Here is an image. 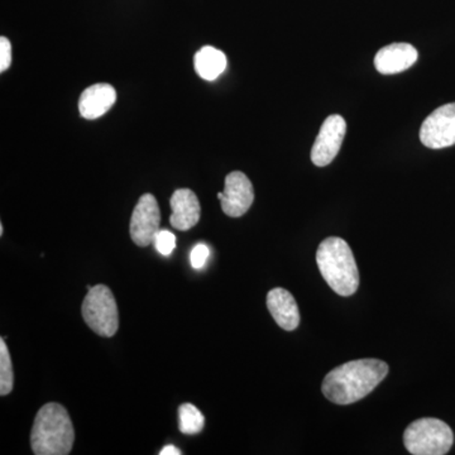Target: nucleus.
Instances as JSON below:
<instances>
[{"label":"nucleus","mask_w":455,"mask_h":455,"mask_svg":"<svg viewBox=\"0 0 455 455\" xmlns=\"http://www.w3.org/2000/svg\"><path fill=\"white\" fill-rule=\"evenodd\" d=\"M205 425V419L193 403H184L179 407V427L182 434L194 435L200 433Z\"/></svg>","instance_id":"2eb2a0df"},{"label":"nucleus","mask_w":455,"mask_h":455,"mask_svg":"<svg viewBox=\"0 0 455 455\" xmlns=\"http://www.w3.org/2000/svg\"><path fill=\"white\" fill-rule=\"evenodd\" d=\"M181 451L179 448L173 447V445H167L163 451H160V455H180Z\"/></svg>","instance_id":"aec40b11"},{"label":"nucleus","mask_w":455,"mask_h":455,"mask_svg":"<svg viewBox=\"0 0 455 455\" xmlns=\"http://www.w3.org/2000/svg\"><path fill=\"white\" fill-rule=\"evenodd\" d=\"M12 64V44L7 37L0 38V73H4Z\"/></svg>","instance_id":"6ab92c4d"},{"label":"nucleus","mask_w":455,"mask_h":455,"mask_svg":"<svg viewBox=\"0 0 455 455\" xmlns=\"http://www.w3.org/2000/svg\"><path fill=\"white\" fill-rule=\"evenodd\" d=\"M420 140L431 149L455 145V103L438 108L425 119L421 125Z\"/></svg>","instance_id":"0eeeda50"},{"label":"nucleus","mask_w":455,"mask_h":455,"mask_svg":"<svg viewBox=\"0 0 455 455\" xmlns=\"http://www.w3.org/2000/svg\"><path fill=\"white\" fill-rule=\"evenodd\" d=\"M3 233H4V227H3V224H0V235H3Z\"/></svg>","instance_id":"412c9836"},{"label":"nucleus","mask_w":455,"mask_h":455,"mask_svg":"<svg viewBox=\"0 0 455 455\" xmlns=\"http://www.w3.org/2000/svg\"><path fill=\"white\" fill-rule=\"evenodd\" d=\"M267 307L275 322L283 331H292L300 324V311L291 293L287 290H271L267 295Z\"/></svg>","instance_id":"ddd939ff"},{"label":"nucleus","mask_w":455,"mask_h":455,"mask_svg":"<svg viewBox=\"0 0 455 455\" xmlns=\"http://www.w3.org/2000/svg\"><path fill=\"white\" fill-rule=\"evenodd\" d=\"M84 322L100 337L112 338L118 331L119 314L116 298L106 284L92 287L83 302Z\"/></svg>","instance_id":"39448f33"},{"label":"nucleus","mask_w":455,"mask_h":455,"mask_svg":"<svg viewBox=\"0 0 455 455\" xmlns=\"http://www.w3.org/2000/svg\"><path fill=\"white\" fill-rule=\"evenodd\" d=\"M221 209L228 217L239 218L250 211L254 200L252 182L241 171L230 172L226 178L223 193L218 194Z\"/></svg>","instance_id":"1a4fd4ad"},{"label":"nucleus","mask_w":455,"mask_h":455,"mask_svg":"<svg viewBox=\"0 0 455 455\" xmlns=\"http://www.w3.org/2000/svg\"><path fill=\"white\" fill-rule=\"evenodd\" d=\"M14 373L11 355L4 338L0 339V395L7 396L13 390Z\"/></svg>","instance_id":"dca6fc26"},{"label":"nucleus","mask_w":455,"mask_h":455,"mask_svg":"<svg viewBox=\"0 0 455 455\" xmlns=\"http://www.w3.org/2000/svg\"><path fill=\"white\" fill-rule=\"evenodd\" d=\"M161 212L157 200L152 194L140 197L132 214L130 232L132 241L139 247H148L155 243L156 235L160 230Z\"/></svg>","instance_id":"423d86ee"},{"label":"nucleus","mask_w":455,"mask_h":455,"mask_svg":"<svg viewBox=\"0 0 455 455\" xmlns=\"http://www.w3.org/2000/svg\"><path fill=\"white\" fill-rule=\"evenodd\" d=\"M388 364L379 359H358L326 374L323 394L331 403L349 405L366 397L385 379Z\"/></svg>","instance_id":"f257e3e1"},{"label":"nucleus","mask_w":455,"mask_h":455,"mask_svg":"<svg viewBox=\"0 0 455 455\" xmlns=\"http://www.w3.org/2000/svg\"><path fill=\"white\" fill-rule=\"evenodd\" d=\"M209 256H211V250L208 245L204 243L196 245L190 253L191 266L196 269H202L208 262Z\"/></svg>","instance_id":"a211bd4d"},{"label":"nucleus","mask_w":455,"mask_h":455,"mask_svg":"<svg viewBox=\"0 0 455 455\" xmlns=\"http://www.w3.org/2000/svg\"><path fill=\"white\" fill-rule=\"evenodd\" d=\"M419 53L410 44H391L374 57L376 70L383 75L403 73L418 61Z\"/></svg>","instance_id":"9b49d317"},{"label":"nucleus","mask_w":455,"mask_h":455,"mask_svg":"<svg viewBox=\"0 0 455 455\" xmlns=\"http://www.w3.org/2000/svg\"><path fill=\"white\" fill-rule=\"evenodd\" d=\"M196 71L206 82H214L226 71L227 56L215 47H203L194 59Z\"/></svg>","instance_id":"4468645a"},{"label":"nucleus","mask_w":455,"mask_h":455,"mask_svg":"<svg viewBox=\"0 0 455 455\" xmlns=\"http://www.w3.org/2000/svg\"><path fill=\"white\" fill-rule=\"evenodd\" d=\"M75 442L73 421L60 403L42 406L33 423L31 445L36 455L70 454Z\"/></svg>","instance_id":"f03ea898"},{"label":"nucleus","mask_w":455,"mask_h":455,"mask_svg":"<svg viewBox=\"0 0 455 455\" xmlns=\"http://www.w3.org/2000/svg\"><path fill=\"white\" fill-rule=\"evenodd\" d=\"M170 205L172 209L170 223L175 229L187 232L199 223L202 209L196 194L190 188L176 190L171 196Z\"/></svg>","instance_id":"9d476101"},{"label":"nucleus","mask_w":455,"mask_h":455,"mask_svg":"<svg viewBox=\"0 0 455 455\" xmlns=\"http://www.w3.org/2000/svg\"><path fill=\"white\" fill-rule=\"evenodd\" d=\"M346 132L347 123L343 116L334 114L325 119L311 149V160L315 166L324 167L333 163L340 151Z\"/></svg>","instance_id":"6e6552de"},{"label":"nucleus","mask_w":455,"mask_h":455,"mask_svg":"<svg viewBox=\"0 0 455 455\" xmlns=\"http://www.w3.org/2000/svg\"><path fill=\"white\" fill-rule=\"evenodd\" d=\"M116 92L109 84H94L84 90L79 99V112L83 118H100L109 112L110 108L116 104Z\"/></svg>","instance_id":"f8f14e48"},{"label":"nucleus","mask_w":455,"mask_h":455,"mask_svg":"<svg viewBox=\"0 0 455 455\" xmlns=\"http://www.w3.org/2000/svg\"><path fill=\"white\" fill-rule=\"evenodd\" d=\"M320 274L326 283L340 296L357 291L359 272L349 244L338 236H329L320 243L316 252Z\"/></svg>","instance_id":"7ed1b4c3"},{"label":"nucleus","mask_w":455,"mask_h":455,"mask_svg":"<svg viewBox=\"0 0 455 455\" xmlns=\"http://www.w3.org/2000/svg\"><path fill=\"white\" fill-rule=\"evenodd\" d=\"M155 247L157 252L169 257L176 248V236L169 230H158L155 238Z\"/></svg>","instance_id":"f3484780"},{"label":"nucleus","mask_w":455,"mask_h":455,"mask_svg":"<svg viewBox=\"0 0 455 455\" xmlns=\"http://www.w3.org/2000/svg\"><path fill=\"white\" fill-rule=\"evenodd\" d=\"M403 443L409 453L414 455H444L453 445L454 434L439 419H419L407 427Z\"/></svg>","instance_id":"20e7f679"}]
</instances>
